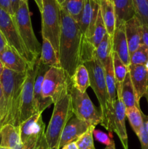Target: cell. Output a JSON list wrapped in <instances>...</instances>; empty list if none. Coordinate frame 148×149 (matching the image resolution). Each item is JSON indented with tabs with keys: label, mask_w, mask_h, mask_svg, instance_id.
Here are the masks:
<instances>
[{
	"label": "cell",
	"mask_w": 148,
	"mask_h": 149,
	"mask_svg": "<svg viewBox=\"0 0 148 149\" xmlns=\"http://www.w3.org/2000/svg\"><path fill=\"white\" fill-rule=\"evenodd\" d=\"M61 33L59 38V58L60 67L71 78L77 67L81 64V54L85 39L78 23L61 8Z\"/></svg>",
	"instance_id": "obj_1"
},
{
	"label": "cell",
	"mask_w": 148,
	"mask_h": 149,
	"mask_svg": "<svg viewBox=\"0 0 148 149\" xmlns=\"http://www.w3.org/2000/svg\"><path fill=\"white\" fill-rule=\"evenodd\" d=\"M26 73H17L4 68L0 83L4 98V113L0 122V128L6 125L20 126V102Z\"/></svg>",
	"instance_id": "obj_2"
},
{
	"label": "cell",
	"mask_w": 148,
	"mask_h": 149,
	"mask_svg": "<svg viewBox=\"0 0 148 149\" xmlns=\"http://www.w3.org/2000/svg\"><path fill=\"white\" fill-rule=\"evenodd\" d=\"M90 79V87L95 93L100 106L102 122L100 125L110 132H115V110L111 106L106 85L104 70L102 63L96 57L83 63Z\"/></svg>",
	"instance_id": "obj_3"
},
{
	"label": "cell",
	"mask_w": 148,
	"mask_h": 149,
	"mask_svg": "<svg viewBox=\"0 0 148 149\" xmlns=\"http://www.w3.org/2000/svg\"><path fill=\"white\" fill-rule=\"evenodd\" d=\"M40 12L42 39H48L59 55L62 25L60 4L57 0H42V9Z\"/></svg>",
	"instance_id": "obj_4"
},
{
	"label": "cell",
	"mask_w": 148,
	"mask_h": 149,
	"mask_svg": "<svg viewBox=\"0 0 148 149\" xmlns=\"http://www.w3.org/2000/svg\"><path fill=\"white\" fill-rule=\"evenodd\" d=\"M54 105L53 113L45 131L46 141L50 149L57 148L64 127L74 116L70 93Z\"/></svg>",
	"instance_id": "obj_5"
},
{
	"label": "cell",
	"mask_w": 148,
	"mask_h": 149,
	"mask_svg": "<svg viewBox=\"0 0 148 149\" xmlns=\"http://www.w3.org/2000/svg\"><path fill=\"white\" fill-rule=\"evenodd\" d=\"M72 85L71 78L63 68L51 67L44 78L42 96L55 104L70 93Z\"/></svg>",
	"instance_id": "obj_6"
},
{
	"label": "cell",
	"mask_w": 148,
	"mask_h": 149,
	"mask_svg": "<svg viewBox=\"0 0 148 149\" xmlns=\"http://www.w3.org/2000/svg\"><path fill=\"white\" fill-rule=\"evenodd\" d=\"M42 113L38 112L20 125L23 149H50L45 135Z\"/></svg>",
	"instance_id": "obj_7"
},
{
	"label": "cell",
	"mask_w": 148,
	"mask_h": 149,
	"mask_svg": "<svg viewBox=\"0 0 148 149\" xmlns=\"http://www.w3.org/2000/svg\"><path fill=\"white\" fill-rule=\"evenodd\" d=\"M13 17L15 21L19 34L26 49L35 58L40 56L41 52V45L36 39L33 32L28 2L20 1L18 10L15 13Z\"/></svg>",
	"instance_id": "obj_8"
},
{
	"label": "cell",
	"mask_w": 148,
	"mask_h": 149,
	"mask_svg": "<svg viewBox=\"0 0 148 149\" xmlns=\"http://www.w3.org/2000/svg\"><path fill=\"white\" fill-rule=\"evenodd\" d=\"M74 116L90 126L101 124L102 113L93 104L86 93H81L72 85L70 91Z\"/></svg>",
	"instance_id": "obj_9"
},
{
	"label": "cell",
	"mask_w": 148,
	"mask_h": 149,
	"mask_svg": "<svg viewBox=\"0 0 148 149\" xmlns=\"http://www.w3.org/2000/svg\"><path fill=\"white\" fill-rule=\"evenodd\" d=\"M41 56V55H40ZM40 56L32 63L26 71V78L23 86L20 102L19 122L22 124L36 113L34 105V83L39 71Z\"/></svg>",
	"instance_id": "obj_10"
},
{
	"label": "cell",
	"mask_w": 148,
	"mask_h": 149,
	"mask_svg": "<svg viewBox=\"0 0 148 149\" xmlns=\"http://www.w3.org/2000/svg\"><path fill=\"white\" fill-rule=\"evenodd\" d=\"M0 31L7 40V44L12 47L28 63L31 64L37 58H35L26 49L19 34L15 21L12 15L0 7ZM39 58V57H38Z\"/></svg>",
	"instance_id": "obj_11"
},
{
	"label": "cell",
	"mask_w": 148,
	"mask_h": 149,
	"mask_svg": "<svg viewBox=\"0 0 148 149\" xmlns=\"http://www.w3.org/2000/svg\"><path fill=\"white\" fill-rule=\"evenodd\" d=\"M99 11V0H86L85 5L78 24L80 30L86 39H90L94 33Z\"/></svg>",
	"instance_id": "obj_12"
},
{
	"label": "cell",
	"mask_w": 148,
	"mask_h": 149,
	"mask_svg": "<svg viewBox=\"0 0 148 149\" xmlns=\"http://www.w3.org/2000/svg\"><path fill=\"white\" fill-rule=\"evenodd\" d=\"M89 127L90 125L86 122L81 120L76 116H72L62 130L56 149H61L64 146L70 143L75 142L84 132H86Z\"/></svg>",
	"instance_id": "obj_13"
},
{
	"label": "cell",
	"mask_w": 148,
	"mask_h": 149,
	"mask_svg": "<svg viewBox=\"0 0 148 149\" xmlns=\"http://www.w3.org/2000/svg\"><path fill=\"white\" fill-rule=\"evenodd\" d=\"M0 61L4 68L17 73H26L30 65L15 49L9 45L0 52Z\"/></svg>",
	"instance_id": "obj_14"
},
{
	"label": "cell",
	"mask_w": 148,
	"mask_h": 149,
	"mask_svg": "<svg viewBox=\"0 0 148 149\" xmlns=\"http://www.w3.org/2000/svg\"><path fill=\"white\" fill-rule=\"evenodd\" d=\"M131 80L134 90L136 100L139 106V101L148 91V72L145 65H130L129 66Z\"/></svg>",
	"instance_id": "obj_15"
},
{
	"label": "cell",
	"mask_w": 148,
	"mask_h": 149,
	"mask_svg": "<svg viewBox=\"0 0 148 149\" xmlns=\"http://www.w3.org/2000/svg\"><path fill=\"white\" fill-rule=\"evenodd\" d=\"M125 31L129 53L131 55L143 44V25L138 17L134 16L125 23Z\"/></svg>",
	"instance_id": "obj_16"
},
{
	"label": "cell",
	"mask_w": 148,
	"mask_h": 149,
	"mask_svg": "<svg viewBox=\"0 0 148 149\" xmlns=\"http://www.w3.org/2000/svg\"><path fill=\"white\" fill-rule=\"evenodd\" d=\"M115 110V132L117 134L124 149H129L128 135L126 131V108L121 98H117L114 106Z\"/></svg>",
	"instance_id": "obj_17"
},
{
	"label": "cell",
	"mask_w": 148,
	"mask_h": 149,
	"mask_svg": "<svg viewBox=\"0 0 148 149\" xmlns=\"http://www.w3.org/2000/svg\"><path fill=\"white\" fill-rule=\"evenodd\" d=\"M113 52L117 53L122 62L126 66L130 65V53L126 39L125 23L118 26L113 38Z\"/></svg>",
	"instance_id": "obj_18"
},
{
	"label": "cell",
	"mask_w": 148,
	"mask_h": 149,
	"mask_svg": "<svg viewBox=\"0 0 148 149\" xmlns=\"http://www.w3.org/2000/svg\"><path fill=\"white\" fill-rule=\"evenodd\" d=\"M50 68V66L44 65L40 62L39 71H38L37 76H36V80H35L34 90H33V93H34V105L36 113H38V112L42 113L46 108H48L51 104L53 103L51 100L44 98L41 92L44 78L46 73Z\"/></svg>",
	"instance_id": "obj_19"
},
{
	"label": "cell",
	"mask_w": 148,
	"mask_h": 149,
	"mask_svg": "<svg viewBox=\"0 0 148 149\" xmlns=\"http://www.w3.org/2000/svg\"><path fill=\"white\" fill-rule=\"evenodd\" d=\"M0 147L9 149H23L20 140V126L9 124L0 128Z\"/></svg>",
	"instance_id": "obj_20"
},
{
	"label": "cell",
	"mask_w": 148,
	"mask_h": 149,
	"mask_svg": "<svg viewBox=\"0 0 148 149\" xmlns=\"http://www.w3.org/2000/svg\"><path fill=\"white\" fill-rule=\"evenodd\" d=\"M100 10L107 34L113 40L116 29V15L115 6L111 0H99Z\"/></svg>",
	"instance_id": "obj_21"
},
{
	"label": "cell",
	"mask_w": 148,
	"mask_h": 149,
	"mask_svg": "<svg viewBox=\"0 0 148 149\" xmlns=\"http://www.w3.org/2000/svg\"><path fill=\"white\" fill-rule=\"evenodd\" d=\"M115 6L116 28L135 16L132 0H111Z\"/></svg>",
	"instance_id": "obj_22"
},
{
	"label": "cell",
	"mask_w": 148,
	"mask_h": 149,
	"mask_svg": "<svg viewBox=\"0 0 148 149\" xmlns=\"http://www.w3.org/2000/svg\"><path fill=\"white\" fill-rule=\"evenodd\" d=\"M103 67H104V70L106 85H107L110 104L113 107H114L115 103L116 100H117V89H116L115 79L112 55L107 58L104 63L103 64Z\"/></svg>",
	"instance_id": "obj_23"
},
{
	"label": "cell",
	"mask_w": 148,
	"mask_h": 149,
	"mask_svg": "<svg viewBox=\"0 0 148 149\" xmlns=\"http://www.w3.org/2000/svg\"><path fill=\"white\" fill-rule=\"evenodd\" d=\"M113 57V69H114L116 89H117V98H121V86L126 74L129 73V66L123 64L121 60L115 52H112Z\"/></svg>",
	"instance_id": "obj_24"
},
{
	"label": "cell",
	"mask_w": 148,
	"mask_h": 149,
	"mask_svg": "<svg viewBox=\"0 0 148 149\" xmlns=\"http://www.w3.org/2000/svg\"><path fill=\"white\" fill-rule=\"evenodd\" d=\"M40 62L50 67H60L57 54L50 42L46 39H43Z\"/></svg>",
	"instance_id": "obj_25"
},
{
	"label": "cell",
	"mask_w": 148,
	"mask_h": 149,
	"mask_svg": "<svg viewBox=\"0 0 148 149\" xmlns=\"http://www.w3.org/2000/svg\"><path fill=\"white\" fill-rule=\"evenodd\" d=\"M71 80L73 86L76 90L81 93H86V90L90 87V79L88 70L84 64H80L77 67Z\"/></svg>",
	"instance_id": "obj_26"
},
{
	"label": "cell",
	"mask_w": 148,
	"mask_h": 149,
	"mask_svg": "<svg viewBox=\"0 0 148 149\" xmlns=\"http://www.w3.org/2000/svg\"><path fill=\"white\" fill-rule=\"evenodd\" d=\"M120 95H121L122 100H123L126 109L133 107V106H136L137 108L140 109V106H139L136 103L134 90H133V85H132L129 71L126 74V78L124 79L123 84H122Z\"/></svg>",
	"instance_id": "obj_27"
},
{
	"label": "cell",
	"mask_w": 148,
	"mask_h": 149,
	"mask_svg": "<svg viewBox=\"0 0 148 149\" xmlns=\"http://www.w3.org/2000/svg\"><path fill=\"white\" fill-rule=\"evenodd\" d=\"M106 33H107V30H106L105 26H104V23L103 22L100 10L98 16H97V22H96L95 28H94V33L90 39H86V41L89 46L94 50L99 46L100 42L102 41L103 38L104 37Z\"/></svg>",
	"instance_id": "obj_28"
},
{
	"label": "cell",
	"mask_w": 148,
	"mask_h": 149,
	"mask_svg": "<svg viewBox=\"0 0 148 149\" xmlns=\"http://www.w3.org/2000/svg\"><path fill=\"white\" fill-rule=\"evenodd\" d=\"M86 0H64L61 8L66 11L77 23H78L85 5Z\"/></svg>",
	"instance_id": "obj_29"
},
{
	"label": "cell",
	"mask_w": 148,
	"mask_h": 149,
	"mask_svg": "<svg viewBox=\"0 0 148 149\" xmlns=\"http://www.w3.org/2000/svg\"><path fill=\"white\" fill-rule=\"evenodd\" d=\"M112 52H113V40L107 33L99 46L94 49V55L98 58L99 61L103 65L107 58L112 55Z\"/></svg>",
	"instance_id": "obj_30"
},
{
	"label": "cell",
	"mask_w": 148,
	"mask_h": 149,
	"mask_svg": "<svg viewBox=\"0 0 148 149\" xmlns=\"http://www.w3.org/2000/svg\"><path fill=\"white\" fill-rule=\"evenodd\" d=\"M142 112L141 109H139L136 106L127 108L126 110V117L129 119V123H130L133 132L137 136L140 131L141 127L143 124Z\"/></svg>",
	"instance_id": "obj_31"
},
{
	"label": "cell",
	"mask_w": 148,
	"mask_h": 149,
	"mask_svg": "<svg viewBox=\"0 0 148 149\" xmlns=\"http://www.w3.org/2000/svg\"><path fill=\"white\" fill-rule=\"evenodd\" d=\"M135 16L143 26L148 27V0H132Z\"/></svg>",
	"instance_id": "obj_32"
},
{
	"label": "cell",
	"mask_w": 148,
	"mask_h": 149,
	"mask_svg": "<svg viewBox=\"0 0 148 149\" xmlns=\"http://www.w3.org/2000/svg\"><path fill=\"white\" fill-rule=\"evenodd\" d=\"M148 61V47L142 44L130 55V65H145Z\"/></svg>",
	"instance_id": "obj_33"
},
{
	"label": "cell",
	"mask_w": 148,
	"mask_h": 149,
	"mask_svg": "<svg viewBox=\"0 0 148 149\" xmlns=\"http://www.w3.org/2000/svg\"><path fill=\"white\" fill-rule=\"evenodd\" d=\"M95 126H90L86 132H84L76 141L77 147L78 149H96L94 144L93 132Z\"/></svg>",
	"instance_id": "obj_34"
},
{
	"label": "cell",
	"mask_w": 148,
	"mask_h": 149,
	"mask_svg": "<svg viewBox=\"0 0 148 149\" xmlns=\"http://www.w3.org/2000/svg\"><path fill=\"white\" fill-rule=\"evenodd\" d=\"M93 135L97 141H99L101 143L104 144V145H106V146L110 145L112 141H113L111 132L107 134L102 131L100 130L94 129V132H93Z\"/></svg>",
	"instance_id": "obj_35"
},
{
	"label": "cell",
	"mask_w": 148,
	"mask_h": 149,
	"mask_svg": "<svg viewBox=\"0 0 148 149\" xmlns=\"http://www.w3.org/2000/svg\"><path fill=\"white\" fill-rule=\"evenodd\" d=\"M137 137L140 141L142 149H148V132L144 122Z\"/></svg>",
	"instance_id": "obj_36"
},
{
	"label": "cell",
	"mask_w": 148,
	"mask_h": 149,
	"mask_svg": "<svg viewBox=\"0 0 148 149\" xmlns=\"http://www.w3.org/2000/svg\"><path fill=\"white\" fill-rule=\"evenodd\" d=\"M0 7H2L7 13H10L11 15L14 16V13H13L10 0H0Z\"/></svg>",
	"instance_id": "obj_37"
},
{
	"label": "cell",
	"mask_w": 148,
	"mask_h": 149,
	"mask_svg": "<svg viewBox=\"0 0 148 149\" xmlns=\"http://www.w3.org/2000/svg\"><path fill=\"white\" fill-rule=\"evenodd\" d=\"M4 95H3L2 87H1V83H0V117L1 118V119H2L3 116H4Z\"/></svg>",
	"instance_id": "obj_38"
},
{
	"label": "cell",
	"mask_w": 148,
	"mask_h": 149,
	"mask_svg": "<svg viewBox=\"0 0 148 149\" xmlns=\"http://www.w3.org/2000/svg\"><path fill=\"white\" fill-rule=\"evenodd\" d=\"M142 42L144 45L148 47V27L143 26V36H142Z\"/></svg>",
	"instance_id": "obj_39"
},
{
	"label": "cell",
	"mask_w": 148,
	"mask_h": 149,
	"mask_svg": "<svg viewBox=\"0 0 148 149\" xmlns=\"http://www.w3.org/2000/svg\"><path fill=\"white\" fill-rule=\"evenodd\" d=\"M8 45L7 44V40H6L5 37L4 36L3 33L0 31V52L5 48V47Z\"/></svg>",
	"instance_id": "obj_40"
},
{
	"label": "cell",
	"mask_w": 148,
	"mask_h": 149,
	"mask_svg": "<svg viewBox=\"0 0 148 149\" xmlns=\"http://www.w3.org/2000/svg\"><path fill=\"white\" fill-rule=\"evenodd\" d=\"M11 1V4H12V10H13V13H15L17 12V10H18L19 8V6H20V0H10Z\"/></svg>",
	"instance_id": "obj_41"
},
{
	"label": "cell",
	"mask_w": 148,
	"mask_h": 149,
	"mask_svg": "<svg viewBox=\"0 0 148 149\" xmlns=\"http://www.w3.org/2000/svg\"><path fill=\"white\" fill-rule=\"evenodd\" d=\"M61 149H78L77 147L76 143L75 142H72L70 143L67 144V145L64 146Z\"/></svg>",
	"instance_id": "obj_42"
},
{
	"label": "cell",
	"mask_w": 148,
	"mask_h": 149,
	"mask_svg": "<svg viewBox=\"0 0 148 149\" xmlns=\"http://www.w3.org/2000/svg\"><path fill=\"white\" fill-rule=\"evenodd\" d=\"M142 118H143V122H145V126H146V128H147V130L148 132V116L145 115L143 112H142Z\"/></svg>",
	"instance_id": "obj_43"
},
{
	"label": "cell",
	"mask_w": 148,
	"mask_h": 149,
	"mask_svg": "<svg viewBox=\"0 0 148 149\" xmlns=\"http://www.w3.org/2000/svg\"><path fill=\"white\" fill-rule=\"evenodd\" d=\"M104 149H115V142L114 141H113L111 142V143L109 146H107L106 148Z\"/></svg>",
	"instance_id": "obj_44"
},
{
	"label": "cell",
	"mask_w": 148,
	"mask_h": 149,
	"mask_svg": "<svg viewBox=\"0 0 148 149\" xmlns=\"http://www.w3.org/2000/svg\"><path fill=\"white\" fill-rule=\"evenodd\" d=\"M36 1V4H37L38 7L39 9V11H41L42 9V0H34Z\"/></svg>",
	"instance_id": "obj_45"
},
{
	"label": "cell",
	"mask_w": 148,
	"mask_h": 149,
	"mask_svg": "<svg viewBox=\"0 0 148 149\" xmlns=\"http://www.w3.org/2000/svg\"><path fill=\"white\" fill-rule=\"evenodd\" d=\"M4 65H3V63H1V61H0V79H1V75H2V73L3 71H4Z\"/></svg>",
	"instance_id": "obj_46"
},
{
	"label": "cell",
	"mask_w": 148,
	"mask_h": 149,
	"mask_svg": "<svg viewBox=\"0 0 148 149\" xmlns=\"http://www.w3.org/2000/svg\"><path fill=\"white\" fill-rule=\"evenodd\" d=\"M145 98H146L147 101V103H148V91L147 92L146 94L145 95Z\"/></svg>",
	"instance_id": "obj_47"
},
{
	"label": "cell",
	"mask_w": 148,
	"mask_h": 149,
	"mask_svg": "<svg viewBox=\"0 0 148 149\" xmlns=\"http://www.w3.org/2000/svg\"><path fill=\"white\" fill-rule=\"evenodd\" d=\"M145 68H146L147 71V72H148V61H147V63L145 64Z\"/></svg>",
	"instance_id": "obj_48"
},
{
	"label": "cell",
	"mask_w": 148,
	"mask_h": 149,
	"mask_svg": "<svg viewBox=\"0 0 148 149\" xmlns=\"http://www.w3.org/2000/svg\"><path fill=\"white\" fill-rule=\"evenodd\" d=\"M57 1H58V2H59V4L61 5V4H62V3H63L64 0H57Z\"/></svg>",
	"instance_id": "obj_49"
},
{
	"label": "cell",
	"mask_w": 148,
	"mask_h": 149,
	"mask_svg": "<svg viewBox=\"0 0 148 149\" xmlns=\"http://www.w3.org/2000/svg\"><path fill=\"white\" fill-rule=\"evenodd\" d=\"M20 1H24V2H28V0H20Z\"/></svg>",
	"instance_id": "obj_50"
},
{
	"label": "cell",
	"mask_w": 148,
	"mask_h": 149,
	"mask_svg": "<svg viewBox=\"0 0 148 149\" xmlns=\"http://www.w3.org/2000/svg\"><path fill=\"white\" fill-rule=\"evenodd\" d=\"M0 149H9V148H4V147H0Z\"/></svg>",
	"instance_id": "obj_51"
},
{
	"label": "cell",
	"mask_w": 148,
	"mask_h": 149,
	"mask_svg": "<svg viewBox=\"0 0 148 149\" xmlns=\"http://www.w3.org/2000/svg\"><path fill=\"white\" fill-rule=\"evenodd\" d=\"M1 117H0V122H1Z\"/></svg>",
	"instance_id": "obj_52"
}]
</instances>
